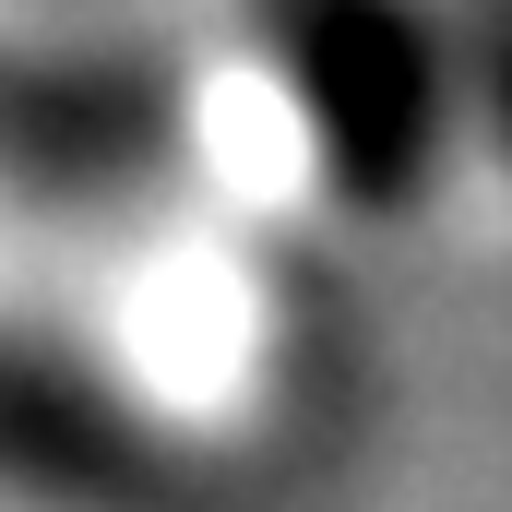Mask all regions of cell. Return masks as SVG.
Segmentation results:
<instances>
[{"mask_svg":"<svg viewBox=\"0 0 512 512\" xmlns=\"http://www.w3.org/2000/svg\"><path fill=\"white\" fill-rule=\"evenodd\" d=\"M262 36L310 108L322 179L346 203H417L441 167V120H453V72L417 0H262Z\"/></svg>","mask_w":512,"mask_h":512,"instance_id":"6da1fadb","label":"cell"},{"mask_svg":"<svg viewBox=\"0 0 512 512\" xmlns=\"http://www.w3.org/2000/svg\"><path fill=\"white\" fill-rule=\"evenodd\" d=\"M453 36H465V72H477V108L512 155V0H453Z\"/></svg>","mask_w":512,"mask_h":512,"instance_id":"7a4b0ae2","label":"cell"}]
</instances>
